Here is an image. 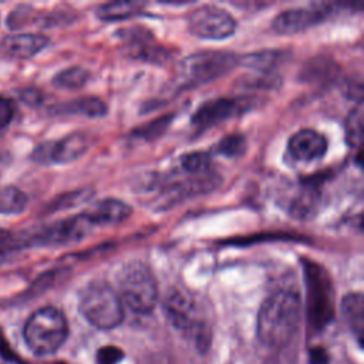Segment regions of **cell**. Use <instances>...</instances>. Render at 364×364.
<instances>
[{"instance_id":"6da1fadb","label":"cell","mask_w":364,"mask_h":364,"mask_svg":"<svg viewBox=\"0 0 364 364\" xmlns=\"http://www.w3.org/2000/svg\"><path fill=\"white\" fill-rule=\"evenodd\" d=\"M300 299L294 291L277 290L262 304L257 316V337L270 348L284 347L300 321Z\"/></svg>"},{"instance_id":"7a4b0ae2","label":"cell","mask_w":364,"mask_h":364,"mask_svg":"<svg viewBox=\"0 0 364 364\" xmlns=\"http://www.w3.org/2000/svg\"><path fill=\"white\" fill-rule=\"evenodd\" d=\"M68 336V324L61 310L46 306L36 310L26 321L23 337L36 355L54 354Z\"/></svg>"},{"instance_id":"3957f363","label":"cell","mask_w":364,"mask_h":364,"mask_svg":"<svg viewBox=\"0 0 364 364\" xmlns=\"http://www.w3.org/2000/svg\"><path fill=\"white\" fill-rule=\"evenodd\" d=\"M80 311L97 328L109 330L121 324L124 309L119 296L105 282L88 283L80 294Z\"/></svg>"},{"instance_id":"277c9868","label":"cell","mask_w":364,"mask_h":364,"mask_svg":"<svg viewBox=\"0 0 364 364\" xmlns=\"http://www.w3.org/2000/svg\"><path fill=\"white\" fill-rule=\"evenodd\" d=\"M119 299L135 313L146 314L158 300V287L152 272L142 262L132 260L118 273Z\"/></svg>"},{"instance_id":"5b68a950","label":"cell","mask_w":364,"mask_h":364,"mask_svg":"<svg viewBox=\"0 0 364 364\" xmlns=\"http://www.w3.org/2000/svg\"><path fill=\"white\" fill-rule=\"evenodd\" d=\"M95 226L90 218L82 212L80 215L65 218L50 225L41 226L30 232H21L18 235L20 247H47V246H64L82 240L91 233Z\"/></svg>"},{"instance_id":"8992f818","label":"cell","mask_w":364,"mask_h":364,"mask_svg":"<svg viewBox=\"0 0 364 364\" xmlns=\"http://www.w3.org/2000/svg\"><path fill=\"white\" fill-rule=\"evenodd\" d=\"M236 63L237 58L229 53L200 51L179 64V78L186 85L203 84L226 74Z\"/></svg>"},{"instance_id":"52a82bcc","label":"cell","mask_w":364,"mask_h":364,"mask_svg":"<svg viewBox=\"0 0 364 364\" xmlns=\"http://www.w3.org/2000/svg\"><path fill=\"white\" fill-rule=\"evenodd\" d=\"M343 6L340 3H313L306 7L289 9L274 17L272 28L279 34H297L341 11Z\"/></svg>"},{"instance_id":"ba28073f","label":"cell","mask_w":364,"mask_h":364,"mask_svg":"<svg viewBox=\"0 0 364 364\" xmlns=\"http://www.w3.org/2000/svg\"><path fill=\"white\" fill-rule=\"evenodd\" d=\"M188 27L199 38L223 40L235 33L236 21L226 10L208 4L189 13Z\"/></svg>"},{"instance_id":"9c48e42d","label":"cell","mask_w":364,"mask_h":364,"mask_svg":"<svg viewBox=\"0 0 364 364\" xmlns=\"http://www.w3.org/2000/svg\"><path fill=\"white\" fill-rule=\"evenodd\" d=\"M304 274L309 290V313L317 327L331 318V283L327 273L313 262H304Z\"/></svg>"},{"instance_id":"30bf717a","label":"cell","mask_w":364,"mask_h":364,"mask_svg":"<svg viewBox=\"0 0 364 364\" xmlns=\"http://www.w3.org/2000/svg\"><path fill=\"white\" fill-rule=\"evenodd\" d=\"M88 148V139L82 132H73L58 141H47L36 146L31 154L33 161L50 164H68L78 159Z\"/></svg>"},{"instance_id":"8fae6325","label":"cell","mask_w":364,"mask_h":364,"mask_svg":"<svg viewBox=\"0 0 364 364\" xmlns=\"http://www.w3.org/2000/svg\"><path fill=\"white\" fill-rule=\"evenodd\" d=\"M164 311L173 327L181 331L199 334L200 323L196 316L193 297L183 289H172L164 300Z\"/></svg>"},{"instance_id":"7c38bea8","label":"cell","mask_w":364,"mask_h":364,"mask_svg":"<svg viewBox=\"0 0 364 364\" xmlns=\"http://www.w3.org/2000/svg\"><path fill=\"white\" fill-rule=\"evenodd\" d=\"M247 101L240 98H218L202 104L192 117V125L199 129H208L225 119L239 114Z\"/></svg>"},{"instance_id":"4fadbf2b","label":"cell","mask_w":364,"mask_h":364,"mask_svg":"<svg viewBox=\"0 0 364 364\" xmlns=\"http://www.w3.org/2000/svg\"><path fill=\"white\" fill-rule=\"evenodd\" d=\"M289 152L296 161L313 162L323 158L327 152V139L323 134L304 128L289 139Z\"/></svg>"},{"instance_id":"5bb4252c","label":"cell","mask_w":364,"mask_h":364,"mask_svg":"<svg viewBox=\"0 0 364 364\" xmlns=\"http://www.w3.org/2000/svg\"><path fill=\"white\" fill-rule=\"evenodd\" d=\"M48 44V37L36 33H21L6 36L0 41V51L11 58H31L44 50Z\"/></svg>"},{"instance_id":"9a60e30c","label":"cell","mask_w":364,"mask_h":364,"mask_svg":"<svg viewBox=\"0 0 364 364\" xmlns=\"http://www.w3.org/2000/svg\"><path fill=\"white\" fill-rule=\"evenodd\" d=\"M94 226L117 225L131 215V206L119 199L107 198L98 200L84 212Z\"/></svg>"},{"instance_id":"2e32d148","label":"cell","mask_w":364,"mask_h":364,"mask_svg":"<svg viewBox=\"0 0 364 364\" xmlns=\"http://www.w3.org/2000/svg\"><path fill=\"white\" fill-rule=\"evenodd\" d=\"M341 313L346 324L363 346L364 337V297L361 293H348L341 301Z\"/></svg>"},{"instance_id":"e0dca14e","label":"cell","mask_w":364,"mask_h":364,"mask_svg":"<svg viewBox=\"0 0 364 364\" xmlns=\"http://www.w3.org/2000/svg\"><path fill=\"white\" fill-rule=\"evenodd\" d=\"M50 111L57 115H84L88 118H97L107 114V105L97 97H81L58 104Z\"/></svg>"},{"instance_id":"ac0fdd59","label":"cell","mask_w":364,"mask_h":364,"mask_svg":"<svg viewBox=\"0 0 364 364\" xmlns=\"http://www.w3.org/2000/svg\"><path fill=\"white\" fill-rule=\"evenodd\" d=\"M144 3L139 1H112L101 4L97 9V16L104 21H117L131 18L141 13Z\"/></svg>"},{"instance_id":"d6986e66","label":"cell","mask_w":364,"mask_h":364,"mask_svg":"<svg viewBox=\"0 0 364 364\" xmlns=\"http://www.w3.org/2000/svg\"><path fill=\"white\" fill-rule=\"evenodd\" d=\"M125 33H127V37H124V40L127 38V44L132 50L134 55H136V58H145V60H151L154 57L161 58V50L151 43L149 33L146 31L139 33V28L132 30V33L131 31H125Z\"/></svg>"},{"instance_id":"ffe728a7","label":"cell","mask_w":364,"mask_h":364,"mask_svg":"<svg viewBox=\"0 0 364 364\" xmlns=\"http://www.w3.org/2000/svg\"><path fill=\"white\" fill-rule=\"evenodd\" d=\"M318 202V192L313 186H304L301 191L297 192V195L293 198L290 205V213L294 218L304 219L314 213Z\"/></svg>"},{"instance_id":"44dd1931","label":"cell","mask_w":364,"mask_h":364,"mask_svg":"<svg viewBox=\"0 0 364 364\" xmlns=\"http://www.w3.org/2000/svg\"><path fill=\"white\" fill-rule=\"evenodd\" d=\"M28 203L27 195L16 186H4L0 189V213L18 215Z\"/></svg>"},{"instance_id":"7402d4cb","label":"cell","mask_w":364,"mask_h":364,"mask_svg":"<svg viewBox=\"0 0 364 364\" xmlns=\"http://www.w3.org/2000/svg\"><path fill=\"white\" fill-rule=\"evenodd\" d=\"M346 141L350 148L360 151L363 142V104L361 101L350 111L346 119Z\"/></svg>"},{"instance_id":"603a6c76","label":"cell","mask_w":364,"mask_h":364,"mask_svg":"<svg viewBox=\"0 0 364 364\" xmlns=\"http://www.w3.org/2000/svg\"><path fill=\"white\" fill-rule=\"evenodd\" d=\"M90 73L82 67H70L54 75L53 84L63 90H78L87 84Z\"/></svg>"},{"instance_id":"cb8c5ba5","label":"cell","mask_w":364,"mask_h":364,"mask_svg":"<svg viewBox=\"0 0 364 364\" xmlns=\"http://www.w3.org/2000/svg\"><path fill=\"white\" fill-rule=\"evenodd\" d=\"M215 151L228 158H239L246 151V141L242 135H228L219 141Z\"/></svg>"},{"instance_id":"d4e9b609","label":"cell","mask_w":364,"mask_h":364,"mask_svg":"<svg viewBox=\"0 0 364 364\" xmlns=\"http://www.w3.org/2000/svg\"><path fill=\"white\" fill-rule=\"evenodd\" d=\"M209 155L205 152H189L186 155L182 156L181 159V165L182 169L188 173H193V175H200L208 172L209 168Z\"/></svg>"},{"instance_id":"484cf974","label":"cell","mask_w":364,"mask_h":364,"mask_svg":"<svg viewBox=\"0 0 364 364\" xmlns=\"http://www.w3.org/2000/svg\"><path fill=\"white\" fill-rule=\"evenodd\" d=\"M20 249L18 235L0 228V262H4L13 252Z\"/></svg>"},{"instance_id":"4316f807","label":"cell","mask_w":364,"mask_h":364,"mask_svg":"<svg viewBox=\"0 0 364 364\" xmlns=\"http://www.w3.org/2000/svg\"><path fill=\"white\" fill-rule=\"evenodd\" d=\"M122 350L114 346L101 347L97 353V363L98 364H118L122 360Z\"/></svg>"},{"instance_id":"83f0119b","label":"cell","mask_w":364,"mask_h":364,"mask_svg":"<svg viewBox=\"0 0 364 364\" xmlns=\"http://www.w3.org/2000/svg\"><path fill=\"white\" fill-rule=\"evenodd\" d=\"M13 115H14V108L11 101L0 95V129L6 128L11 122Z\"/></svg>"},{"instance_id":"f1b7e54d","label":"cell","mask_w":364,"mask_h":364,"mask_svg":"<svg viewBox=\"0 0 364 364\" xmlns=\"http://www.w3.org/2000/svg\"><path fill=\"white\" fill-rule=\"evenodd\" d=\"M310 361L311 364H327L328 358L323 348H316L310 353Z\"/></svg>"},{"instance_id":"f546056e","label":"cell","mask_w":364,"mask_h":364,"mask_svg":"<svg viewBox=\"0 0 364 364\" xmlns=\"http://www.w3.org/2000/svg\"><path fill=\"white\" fill-rule=\"evenodd\" d=\"M57 364H64V363H57Z\"/></svg>"}]
</instances>
